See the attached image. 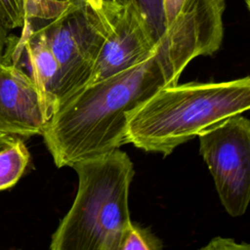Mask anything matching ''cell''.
I'll return each mask as SVG.
<instances>
[{
  "label": "cell",
  "instance_id": "cell-8",
  "mask_svg": "<svg viewBox=\"0 0 250 250\" xmlns=\"http://www.w3.org/2000/svg\"><path fill=\"white\" fill-rule=\"evenodd\" d=\"M21 34L18 38L9 37L4 62L22 60L21 68L28 69L40 98L43 113L47 121L57 109V88L60 67L55 55L39 28L24 21Z\"/></svg>",
  "mask_w": 250,
  "mask_h": 250
},
{
  "label": "cell",
  "instance_id": "cell-15",
  "mask_svg": "<svg viewBox=\"0 0 250 250\" xmlns=\"http://www.w3.org/2000/svg\"><path fill=\"white\" fill-rule=\"evenodd\" d=\"M85 2L94 10L100 11L103 9V5L104 0H85Z\"/></svg>",
  "mask_w": 250,
  "mask_h": 250
},
{
  "label": "cell",
  "instance_id": "cell-10",
  "mask_svg": "<svg viewBox=\"0 0 250 250\" xmlns=\"http://www.w3.org/2000/svg\"><path fill=\"white\" fill-rule=\"evenodd\" d=\"M161 241L148 229L131 223L122 237L119 250H159Z\"/></svg>",
  "mask_w": 250,
  "mask_h": 250
},
{
  "label": "cell",
  "instance_id": "cell-2",
  "mask_svg": "<svg viewBox=\"0 0 250 250\" xmlns=\"http://www.w3.org/2000/svg\"><path fill=\"white\" fill-rule=\"evenodd\" d=\"M245 111H250V76L176 83L158 90L129 115L126 143L167 156L180 145Z\"/></svg>",
  "mask_w": 250,
  "mask_h": 250
},
{
  "label": "cell",
  "instance_id": "cell-17",
  "mask_svg": "<svg viewBox=\"0 0 250 250\" xmlns=\"http://www.w3.org/2000/svg\"><path fill=\"white\" fill-rule=\"evenodd\" d=\"M245 3H246V6H247L248 10L250 11V0H245Z\"/></svg>",
  "mask_w": 250,
  "mask_h": 250
},
{
  "label": "cell",
  "instance_id": "cell-14",
  "mask_svg": "<svg viewBox=\"0 0 250 250\" xmlns=\"http://www.w3.org/2000/svg\"><path fill=\"white\" fill-rule=\"evenodd\" d=\"M9 30L5 28L0 22V62H4V56L9 42Z\"/></svg>",
  "mask_w": 250,
  "mask_h": 250
},
{
  "label": "cell",
  "instance_id": "cell-16",
  "mask_svg": "<svg viewBox=\"0 0 250 250\" xmlns=\"http://www.w3.org/2000/svg\"><path fill=\"white\" fill-rule=\"evenodd\" d=\"M15 137L16 136H9V135L0 134V149L3 148L4 146H6L8 144H10Z\"/></svg>",
  "mask_w": 250,
  "mask_h": 250
},
{
  "label": "cell",
  "instance_id": "cell-12",
  "mask_svg": "<svg viewBox=\"0 0 250 250\" xmlns=\"http://www.w3.org/2000/svg\"><path fill=\"white\" fill-rule=\"evenodd\" d=\"M26 0H0V22L8 30L21 28L25 21Z\"/></svg>",
  "mask_w": 250,
  "mask_h": 250
},
{
  "label": "cell",
  "instance_id": "cell-9",
  "mask_svg": "<svg viewBox=\"0 0 250 250\" xmlns=\"http://www.w3.org/2000/svg\"><path fill=\"white\" fill-rule=\"evenodd\" d=\"M29 157L25 144L17 137L0 149V190L18 183L28 164Z\"/></svg>",
  "mask_w": 250,
  "mask_h": 250
},
{
  "label": "cell",
  "instance_id": "cell-6",
  "mask_svg": "<svg viewBox=\"0 0 250 250\" xmlns=\"http://www.w3.org/2000/svg\"><path fill=\"white\" fill-rule=\"evenodd\" d=\"M104 1L110 14V28L86 86L141 63L157 48V41L133 1Z\"/></svg>",
  "mask_w": 250,
  "mask_h": 250
},
{
  "label": "cell",
  "instance_id": "cell-11",
  "mask_svg": "<svg viewBox=\"0 0 250 250\" xmlns=\"http://www.w3.org/2000/svg\"><path fill=\"white\" fill-rule=\"evenodd\" d=\"M133 1L140 9L146 21L150 31L156 41L163 35L167 28L164 12V0H129Z\"/></svg>",
  "mask_w": 250,
  "mask_h": 250
},
{
  "label": "cell",
  "instance_id": "cell-5",
  "mask_svg": "<svg viewBox=\"0 0 250 250\" xmlns=\"http://www.w3.org/2000/svg\"><path fill=\"white\" fill-rule=\"evenodd\" d=\"M198 139L222 205L231 217L243 215L250 203V119L233 115Z\"/></svg>",
  "mask_w": 250,
  "mask_h": 250
},
{
  "label": "cell",
  "instance_id": "cell-4",
  "mask_svg": "<svg viewBox=\"0 0 250 250\" xmlns=\"http://www.w3.org/2000/svg\"><path fill=\"white\" fill-rule=\"evenodd\" d=\"M38 28L60 67L58 108L63 101L87 85L110 28V14L105 1L103 9L97 11L85 0H75L65 14Z\"/></svg>",
  "mask_w": 250,
  "mask_h": 250
},
{
  "label": "cell",
  "instance_id": "cell-7",
  "mask_svg": "<svg viewBox=\"0 0 250 250\" xmlns=\"http://www.w3.org/2000/svg\"><path fill=\"white\" fill-rule=\"evenodd\" d=\"M46 122L28 73L13 62H0V134L25 138L42 135Z\"/></svg>",
  "mask_w": 250,
  "mask_h": 250
},
{
  "label": "cell",
  "instance_id": "cell-3",
  "mask_svg": "<svg viewBox=\"0 0 250 250\" xmlns=\"http://www.w3.org/2000/svg\"><path fill=\"white\" fill-rule=\"evenodd\" d=\"M78 189L73 203L54 231L52 250H119L132 223L130 185L135 175L120 148L76 162Z\"/></svg>",
  "mask_w": 250,
  "mask_h": 250
},
{
  "label": "cell",
  "instance_id": "cell-1",
  "mask_svg": "<svg viewBox=\"0 0 250 250\" xmlns=\"http://www.w3.org/2000/svg\"><path fill=\"white\" fill-rule=\"evenodd\" d=\"M225 0H184L146 60L90 84L63 101L43 129L58 168L119 148L129 115L163 87L178 83L188 62L219 50Z\"/></svg>",
  "mask_w": 250,
  "mask_h": 250
},
{
  "label": "cell",
  "instance_id": "cell-13",
  "mask_svg": "<svg viewBox=\"0 0 250 250\" xmlns=\"http://www.w3.org/2000/svg\"><path fill=\"white\" fill-rule=\"evenodd\" d=\"M203 249H250V244L244 242L237 243L232 238L215 237Z\"/></svg>",
  "mask_w": 250,
  "mask_h": 250
}]
</instances>
